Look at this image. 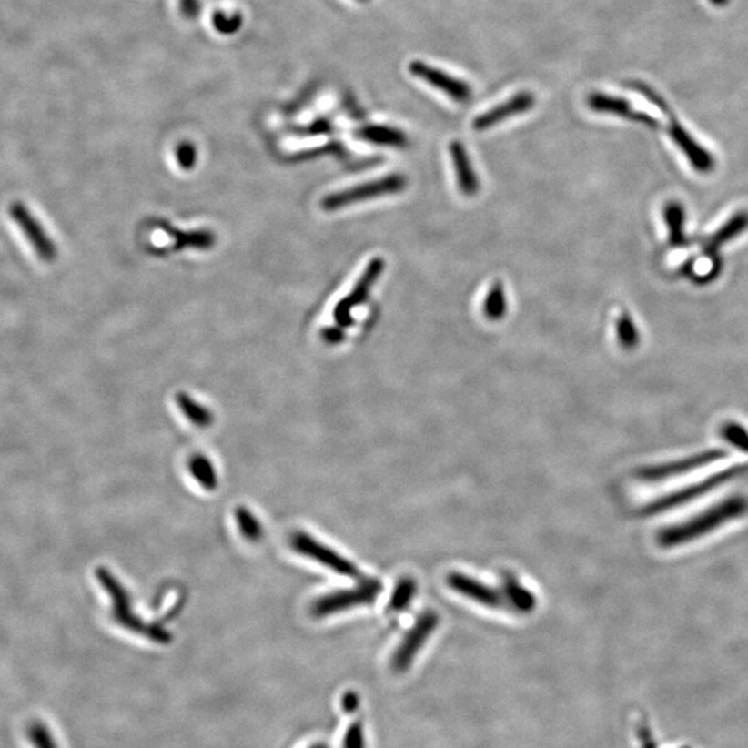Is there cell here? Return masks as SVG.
Here are the masks:
<instances>
[{"instance_id": "1", "label": "cell", "mask_w": 748, "mask_h": 748, "mask_svg": "<svg viewBox=\"0 0 748 748\" xmlns=\"http://www.w3.org/2000/svg\"><path fill=\"white\" fill-rule=\"evenodd\" d=\"M747 513L748 499L745 496H729L683 522L662 528L657 534V543L662 549L681 548L708 537Z\"/></svg>"}, {"instance_id": "2", "label": "cell", "mask_w": 748, "mask_h": 748, "mask_svg": "<svg viewBox=\"0 0 748 748\" xmlns=\"http://www.w3.org/2000/svg\"><path fill=\"white\" fill-rule=\"evenodd\" d=\"M96 575L105 591L110 595L111 601H113L114 618L119 625H122L125 630L146 636L156 643L167 644L171 642L172 636L168 631L164 630L160 625H148L135 614L128 591L108 570L99 569Z\"/></svg>"}, {"instance_id": "3", "label": "cell", "mask_w": 748, "mask_h": 748, "mask_svg": "<svg viewBox=\"0 0 748 748\" xmlns=\"http://www.w3.org/2000/svg\"><path fill=\"white\" fill-rule=\"evenodd\" d=\"M631 85H632L636 92L642 93L650 103L662 108V113L668 116V119H670L668 135H670L671 139L675 142V145L683 151L684 157L688 158L692 167H693L697 172H702V174H708V172L713 171V166H715L713 154H711L707 148L703 147V146L679 124L672 108H670V106L660 96L659 93L654 92L652 87L642 84V82H631Z\"/></svg>"}, {"instance_id": "4", "label": "cell", "mask_w": 748, "mask_h": 748, "mask_svg": "<svg viewBox=\"0 0 748 748\" xmlns=\"http://www.w3.org/2000/svg\"><path fill=\"white\" fill-rule=\"evenodd\" d=\"M748 464H736V466L729 467L726 470L720 471V473L713 474L708 479L702 480V481L694 482V484L688 485L681 490L668 493L662 498L657 499L654 502L649 503L642 509L643 516H656V514L665 513L671 509L678 508V506L686 505V503L696 500L700 496L707 495L711 490H716L725 482L736 479L737 476L747 473Z\"/></svg>"}, {"instance_id": "5", "label": "cell", "mask_w": 748, "mask_h": 748, "mask_svg": "<svg viewBox=\"0 0 748 748\" xmlns=\"http://www.w3.org/2000/svg\"><path fill=\"white\" fill-rule=\"evenodd\" d=\"M408 179L399 174L387 175L373 182L363 183V185L354 186L351 189L342 190V192L333 193L323 198L322 207L328 211L344 208V207L354 206L370 198L383 197V196L398 195L407 189Z\"/></svg>"}, {"instance_id": "6", "label": "cell", "mask_w": 748, "mask_h": 748, "mask_svg": "<svg viewBox=\"0 0 748 748\" xmlns=\"http://www.w3.org/2000/svg\"><path fill=\"white\" fill-rule=\"evenodd\" d=\"M380 581L362 580V582L354 589L337 591L330 595L322 596L319 601L312 604V614L315 617H326L336 612H346L352 607L370 604L376 601L381 591Z\"/></svg>"}, {"instance_id": "7", "label": "cell", "mask_w": 748, "mask_h": 748, "mask_svg": "<svg viewBox=\"0 0 748 748\" xmlns=\"http://www.w3.org/2000/svg\"><path fill=\"white\" fill-rule=\"evenodd\" d=\"M9 214L15 224L20 227L24 238L29 241V246L33 247L36 257L44 262H53L57 258V247L55 241L47 235L41 222L29 211L28 207L23 203L10 204Z\"/></svg>"}, {"instance_id": "8", "label": "cell", "mask_w": 748, "mask_h": 748, "mask_svg": "<svg viewBox=\"0 0 748 748\" xmlns=\"http://www.w3.org/2000/svg\"><path fill=\"white\" fill-rule=\"evenodd\" d=\"M726 458L725 450H710L688 458L678 459V460L667 461V463L656 464V466L644 467L638 471V477L643 481L659 482L682 474L691 473L699 470L708 464L716 463Z\"/></svg>"}, {"instance_id": "9", "label": "cell", "mask_w": 748, "mask_h": 748, "mask_svg": "<svg viewBox=\"0 0 748 748\" xmlns=\"http://www.w3.org/2000/svg\"><path fill=\"white\" fill-rule=\"evenodd\" d=\"M290 543L294 551H298L302 556L309 557V559L315 560L318 563L323 564V566L339 572V574L349 578L362 577L354 563L339 556V553L331 551L330 548L323 545L315 538L310 537L307 532L298 531L291 535Z\"/></svg>"}, {"instance_id": "10", "label": "cell", "mask_w": 748, "mask_h": 748, "mask_svg": "<svg viewBox=\"0 0 748 748\" xmlns=\"http://www.w3.org/2000/svg\"><path fill=\"white\" fill-rule=\"evenodd\" d=\"M384 267H386V262L381 258H374L369 262L365 272L360 276L359 280H358L357 285L352 288L351 293L344 297V298L336 305V308H334L333 317L337 325H351L352 312H354L355 308L359 307V305H362L363 302L368 299L371 288L376 285L381 273L384 272Z\"/></svg>"}, {"instance_id": "11", "label": "cell", "mask_w": 748, "mask_h": 748, "mask_svg": "<svg viewBox=\"0 0 748 748\" xmlns=\"http://www.w3.org/2000/svg\"><path fill=\"white\" fill-rule=\"evenodd\" d=\"M409 73L416 78L429 84L430 86L444 93L453 102L466 105L473 97V90L466 82L450 76L445 71L432 67V66L427 65L423 61H412L409 65Z\"/></svg>"}, {"instance_id": "12", "label": "cell", "mask_w": 748, "mask_h": 748, "mask_svg": "<svg viewBox=\"0 0 748 748\" xmlns=\"http://www.w3.org/2000/svg\"><path fill=\"white\" fill-rule=\"evenodd\" d=\"M439 622L440 617L434 612H426L419 617L415 627L408 632L395 652L394 659H392V668L395 671L403 672L410 667L419 650L424 646V642L434 632Z\"/></svg>"}, {"instance_id": "13", "label": "cell", "mask_w": 748, "mask_h": 748, "mask_svg": "<svg viewBox=\"0 0 748 748\" xmlns=\"http://www.w3.org/2000/svg\"><path fill=\"white\" fill-rule=\"evenodd\" d=\"M588 106L595 113L620 116V118L628 119L635 124L644 125L650 129H657L660 126V122L654 116L643 111L635 110L632 105L622 97L610 96L606 93H591L588 97Z\"/></svg>"}, {"instance_id": "14", "label": "cell", "mask_w": 748, "mask_h": 748, "mask_svg": "<svg viewBox=\"0 0 748 748\" xmlns=\"http://www.w3.org/2000/svg\"><path fill=\"white\" fill-rule=\"evenodd\" d=\"M534 105L535 97L531 92L517 93L516 96L510 97L508 102L500 103L487 113L477 116L473 122V128L479 132L487 131L496 125L502 124L505 119L528 113Z\"/></svg>"}, {"instance_id": "15", "label": "cell", "mask_w": 748, "mask_h": 748, "mask_svg": "<svg viewBox=\"0 0 748 748\" xmlns=\"http://www.w3.org/2000/svg\"><path fill=\"white\" fill-rule=\"evenodd\" d=\"M447 582L452 591H458L460 595L466 596V598L471 599L477 603L488 607H502L505 604V599L498 591L480 582V581L474 580V578L460 574V572H450L448 575Z\"/></svg>"}, {"instance_id": "16", "label": "cell", "mask_w": 748, "mask_h": 748, "mask_svg": "<svg viewBox=\"0 0 748 748\" xmlns=\"http://www.w3.org/2000/svg\"><path fill=\"white\" fill-rule=\"evenodd\" d=\"M450 151L459 190L467 197H473L480 192V180L466 148L460 142H452L450 146Z\"/></svg>"}, {"instance_id": "17", "label": "cell", "mask_w": 748, "mask_h": 748, "mask_svg": "<svg viewBox=\"0 0 748 748\" xmlns=\"http://www.w3.org/2000/svg\"><path fill=\"white\" fill-rule=\"evenodd\" d=\"M748 229V212L740 211L729 219L723 227L716 230L711 238L705 241L704 249L705 256L711 257L715 261L718 257V251L721 247L725 246L729 241L736 238L737 236L742 235L744 230Z\"/></svg>"}, {"instance_id": "18", "label": "cell", "mask_w": 748, "mask_h": 748, "mask_svg": "<svg viewBox=\"0 0 748 748\" xmlns=\"http://www.w3.org/2000/svg\"><path fill=\"white\" fill-rule=\"evenodd\" d=\"M358 137L371 143V145L387 146V147L403 148L407 147V135L397 128L386 126V125H368L358 131Z\"/></svg>"}, {"instance_id": "19", "label": "cell", "mask_w": 748, "mask_h": 748, "mask_svg": "<svg viewBox=\"0 0 748 748\" xmlns=\"http://www.w3.org/2000/svg\"><path fill=\"white\" fill-rule=\"evenodd\" d=\"M503 591H505L506 599L510 601L511 606L520 612H531L535 609L534 595L531 591L525 589L513 575L506 574L503 578Z\"/></svg>"}, {"instance_id": "20", "label": "cell", "mask_w": 748, "mask_h": 748, "mask_svg": "<svg viewBox=\"0 0 748 748\" xmlns=\"http://www.w3.org/2000/svg\"><path fill=\"white\" fill-rule=\"evenodd\" d=\"M665 224L670 232V244L672 247L688 246V238L684 233V221H686V214L682 204L670 203L664 209Z\"/></svg>"}, {"instance_id": "21", "label": "cell", "mask_w": 748, "mask_h": 748, "mask_svg": "<svg viewBox=\"0 0 748 748\" xmlns=\"http://www.w3.org/2000/svg\"><path fill=\"white\" fill-rule=\"evenodd\" d=\"M482 310H484L485 318L492 320V322H498V320L506 317V312H508V297H506L505 288H503L502 283L496 282L490 286V291H488L487 297H485Z\"/></svg>"}, {"instance_id": "22", "label": "cell", "mask_w": 748, "mask_h": 748, "mask_svg": "<svg viewBox=\"0 0 748 748\" xmlns=\"http://www.w3.org/2000/svg\"><path fill=\"white\" fill-rule=\"evenodd\" d=\"M189 470L193 479L206 490H214L217 487V473L214 464L207 456L196 455L190 459Z\"/></svg>"}, {"instance_id": "23", "label": "cell", "mask_w": 748, "mask_h": 748, "mask_svg": "<svg viewBox=\"0 0 748 748\" xmlns=\"http://www.w3.org/2000/svg\"><path fill=\"white\" fill-rule=\"evenodd\" d=\"M177 405H179L183 415L189 419L190 423L195 424V426L201 427V429H206V427L211 426L212 420H214V416H212V413L209 412L207 408H204L203 405H200V403L193 400L189 395H177Z\"/></svg>"}, {"instance_id": "24", "label": "cell", "mask_w": 748, "mask_h": 748, "mask_svg": "<svg viewBox=\"0 0 748 748\" xmlns=\"http://www.w3.org/2000/svg\"><path fill=\"white\" fill-rule=\"evenodd\" d=\"M235 517L238 530L247 541L258 542L259 540H262L264 527H262V522L254 516L253 511L240 506V508L236 509Z\"/></svg>"}, {"instance_id": "25", "label": "cell", "mask_w": 748, "mask_h": 748, "mask_svg": "<svg viewBox=\"0 0 748 748\" xmlns=\"http://www.w3.org/2000/svg\"><path fill=\"white\" fill-rule=\"evenodd\" d=\"M418 591V583L413 578H402L395 586L392 591L391 601L389 604V612H400L412 603Z\"/></svg>"}, {"instance_id": "26", "label": "cell", "mask_w": 748, "mask_h": 748, "mask_svg": "<svg viewBox=\"0 0 748 748\" xmlns=\"http://www.w3.org/2000/svg\"><path fill=\"white\" fill-rule=\"evenodd\" d=\"M721 437L726 444L739 452L748 453V430L736 421H728L720 430Z\"/></svg>"}, {"instance_id": "27", "label": "cell", "mask_w": 748, "mask_h": 748, "mask_svg": "<svg viewBox=\"0 0 748 748\" xmlns=\"http://www.w3.org/2000/svg\"><path fill=\"white\" fill-rule=\"evenodd\" d=\"M617 339L620 346L623 349H633L638 347L641 341L638 328L632 318L628 314H622L617 322Z\"/></svg>"}, {"instance_id": "28", "label": "cell", "mask_w": 748, "mask_h": 748, "mask_svg": "<svg viewBox=\"0 0 748 748\" xmlns=\"http://www.w3.org/2000/svg\"><path fill=\"white\" fill-rule=\"evenodd\" d=\"M28 736L35 748H58L55 737L50 733L46 725L42 723H31L28 729Z\"/></svg>"}, {"instance_id": "29", "label": "cell", "mask_w": 748, "mask_h": 748, "mask_svg": "<svg viewBox=\"0 0 748 748\" xmlns=\"http://www.w3.org/2000/svg\"><path fill=\"white\" fill-rule=\"evenodd\" d=\"M342 748H365V733H363L362 723H357L349 726L344 740Z\"/></svg>"}, {"instance_id": "30", "label": "cell", "mask_w": 748, "mask_h": 748, "mask_svg": "<svg viewBox=\"0 0 748 748\" xmlns=\"http://www.w3.org/2000/svg\"><path fill=\"white\" fill-rule=\"evenodd\" d=\"M638 737L641 740L642 748H657L656 740L652 736V729L646 723H642L638 728Z\"/></svg>"}, {"instance_id": "31", "label": "cell", "mask_w": 748, "mask_h": 748, "mask_svg": "<svg viewBox=\"0 0 748 748\" xmlns=\"http://www.w3.org/2000/svg\"><path fill=\"white\" fill-rule=\"evenodd\" d=\"M177 160H179L180 166L189 168L193 161L196 160L195 148L189 145L180 146L179 150H177Z\"/></svg>"}, {"instance_id": "32", "label": "cell", "mask_w": 748, "mask_h": 748, "mask_svg": "<svg viewBox=\"0 0 748 748\" xmlns=\"http://www.w3.org/2000/svg\"><path fill=\"white\" fill-rule=\"evenodd\" d=\"M180 12L186 18L197 17L200 12V2L198 0H180Z\"/></svg>"}, {"instance_id": "33", "label": "cell", "mask_w": 748, "mask_h": 748, "mask_svg": "<svg viewBox=\"0 0 748 748\" xmlns=\"http://www.w3.org/2000/svg\"><path fill=\"white\" fill-rule=\"evenodd\" d=\"M358 704H359V700H358L357 694L352 693V692L347 693L344 699H342V707H344L346 713H354Z\"/></svg>"}, {"instance_id": "34", "label": "cell", "mask_w": 748, "mask_h": 748, "mask_svg": "<svg viewBox=\"0 0 748 748\" xmlns=\"http://www.w3.org/2000/svg\"><path fill=\"white\" fill-rule=\"evenodd\" d=\"M323 336H325L326 341L339 342L341 341L342 336H344V334H342V330H339V329H329L328 331H325V333H323Z\"/></svg>"}, {"instance_id": "35", "label": "cell", "mask_w": 748, "mask_h": 748, "mask_svg": "<svg viewBox=\"0 0 748 748\" xmlns=\"http://www.w3.org/2000/svg\"><path fill=\"white\" fill-rule=\"evenodd\" d=\"M710 2L715 5V6H725V5L729 4V0H710Z\"/></svg>"}, {"instance_id": "36", "label": "cell", "mask_w": 748, "mask_h": 748, "mask_svg": "<svg viewBox=\"0 0 748 748\" xmlns=\"http://www.w3.org/2000/svg\"><path fill=\"white\" fill-rule=\"evenodd\" d=\"M310 748H329V747H326L325 744H317V745H314V747H310Z\"/></svg>"}, {"instance_id": "37", "label": "cell", "mask_w": 748, "mask_h": 748, "mask_svg": "<svg viewBox=\"0 0 748 748\" xmlns=\"http://www.w3.org/2000/svg\"><path fill=\"white\" fill-rule=\"evenodd\" d=\"M359 2H368V0H359Z\"/></svg>"}, {"instance_id": "38", "label": "cell", "mask_w": 748, "mask_h": 748, "mask_svg": "<svg viewBox=\"0 0 748 748\" xmlns=\"http://www.w3.org/2000/svg\"><path fill=\"white\" fill-rule=\"evenodd\" d=\"M682 748H689V747H682Z\"/></svg>"}]
</instances>
